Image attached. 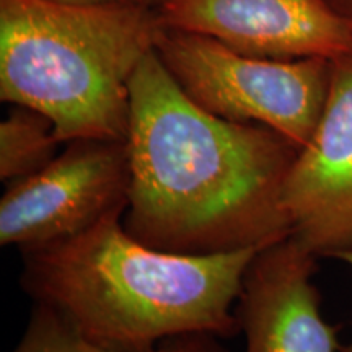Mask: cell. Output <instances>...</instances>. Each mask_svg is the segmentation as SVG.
Masks as SVG:
<instances>
[{
  "mask_svg": "<svg viewBox=\"0 0 352 352\" xmlns=\"http://www.w3.org/2000/svg\"><path fill=\"white\" fill-rule=\"evenodd\" d=\"M63 147L46 114L15 104L0 122V179L8 184L36 173Z\"/></svg>",
  "mask_w": 352,
  "mask_h": 352,
  "instance_id": "10",
  "label": "cell"
},
{
  "mask_svg": "<svg viewBox=\"0 0 352 352\" xmlns=\"http://www.w3.org/2000/svg\"><path fill=\"white\" fill-rule=\"evenodd\" d=\"M155 52L197 107L232 122L259 124L305 147L318 126L333 60H277L232 50L204 34L165 28Z\"/></svg>",
  "mask_w": 352,
  "mask_h": 352,
  "instance_id": "4",
  "label": "cell"
},
{
  "mask_svg": "<svg viewBox=\"0 0 352 352\" xmlns=\"http://www.w3.org/2000/svg\"><path fill=\"white\" fill-rule=\"evenodd\" d=\"M129 90V235L179 254L264 248L292 235L283 192L300 148L270 127L197 107L155 51Z\"/></svg>",
  "mask_w": 352,
  "mask_h": 352,
  "instance_id": "1",
  "label": "cell"
},
{
  "mask_svg": "<svg viewBox=\"0 0 352 352\" xmlns=\"http://www.w3.org/2000/svg\"><path fill=\"white\" fill-rule=\"evenodd\" d=\"M328 2L352 23V0H328Z\"/></svg>",
  "mask_w": 352,
  "mask_h": 352,
  "instance_id": "12",
  "label": "cell"
},
{
  "mask_svg": "<svg viewBox=\"0 0 352 352\" xmlns=\"http://www.w3.org/2000/svg\"><path fill=\"white\" fill-rule=\"evenodd\" d=\"M152 2H153V3H157V2H158V0H152Z\"/></svg>",
  "mask_w": 352,
  "mask_h": 352,
  "instance_id": "14",
  "label": "cell"
},
{
  "mask_svg": "<svg viewBox=\"0 0 352 352\" xmlns=\"http://www.w3.org/2000/svg\"><path fill=\"white\" fill-rule=\"evenodd\" d=\"M316 259L294 235L258 250L235 302L245 352H341L338 328L321 314Z\"/></svg>",
  "mask_w": 352,
  "mask_h": 352,
  "instance_id": "8",
  "label": "cell"
},
{
  "mask_svg": "<svg viewBox=\"0 0 352 352\" xmlns=\"http://www.w3.org/2000/svg\"><path fill=\"white\" fill-rule=\"evenodd\" d=\"M334 259H340V261L346 263L347 266L352 267V250H351V252H342L340 254H336V256H334ZM341 352H352V342H349V344H347V346H342L341 347Z\"/></svg>",
  "mask_w": 352,
  "mask_h": 352,
  "instance_id": "13",
  "label": "cell"
},
{
  "mask_svg": "<svg viewBox=\"0 0 352 352\" xmlns=\"http://www.w3.org/2000/svg\"><path fill=\"white\" fill-rule=\"evenodd\" d=\"M129 189L126 140H70L43 170L7 184L0 243L23 253L78 235L113 210L127 209Z\"/></svg>",
  "mask_w": 352,
  "mask_h": 352,
  "instance_id": "5",
  "label": "cell"
},
{
  "mask_svg": "<svg viewBox=\"0 0 352 352\" xmlns=\"http://www.w3.org/2000/svg\"><path fill=\"white\" fill-rule=\"evenodd\" d=\"M13 352H228L217 336L206 333L183 334L147 351L111 349L83 338L51 307L34 303L23 336Z\"/></svg>",
  "mask_w": 352,
  "mask_h": 352,
  "instance_id": "9",
  "label": "cell"
},
{
  "mask_svg": "<svg viewBox=\"0 0 352 352\" xmlns=\"http://www.w3.org/2000/svg\"><path fill=\"white\" fill-rule=\"evenodd\" d=\"M116 209L88 230L21 253L20 285L83 338L121 351H147L183 334L228 338L241 279L258 250L179 254L144 245Z\"/></svg>",
  "mask_w": 352,
  "mask_h": 352,
  "instance_id": "2",
  "label": "cell"
},
{
  "mask_svg": "<svg viewBox=\"0 0 352 352\" xmlns=\"http://www.w3.org/2000/svg\"><path fill=\"white\" fill-rule=\"evenodd\" d=\"M292 235L316 256L352 250V54L333 60L320 122L283 192Z\"/></svg>",
  "mask_w": 352,
  "mask_h": 352,
  "instance_id": "7",
  "label": "cell"
},
{
  "mask_svg": "<svg viewBox=\"0 0 352 352\" xmlns=\"http://www.w3.org/2000/svg\"><path fill=\"white\" fill-rule=\"evenodd\" d=\"M164 30L153 3L0 0V100L46 114L63 144L126 140L131 78Z\"/></svg>",
  "mask_w": 352,
  "mask_h": 352,
  "instance_id": "3",
  "label": "cell"
},
{
  "mask_svg": "<svg viewBox=\"0 0 352 352\" xmlns=\"http://www.w3.org/2000/svg\"><path fill=\"white\" fill-rule=\"evenodd\" d=\"M162 25L277 60L352 54V23L328 0H158Z\"/></svg>",
  "mask_w": 352,
  "mask_h": 352,
  "instance_id": "6",
  "label": "cell"
},
{
  "mask_svg": "<svg viewBox=\"0 0 352 352\" xmlns=\"http://www.w3.org/2000/svg\"><path fill=\"white\" fill-rule=\"evenodd\" d=\"M64 6H103V3H153L152 0H44ZM155 6V3H153Z\"/></svg>",
  "mask_w": 352,
  "mask_h": 352,
  "instance_id": "11",
  "label": "cell"
}]
</instances>
